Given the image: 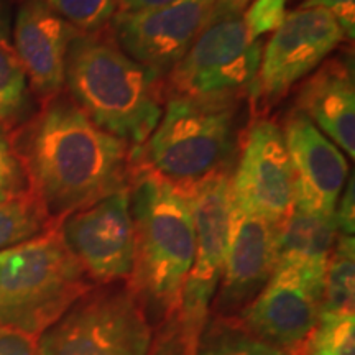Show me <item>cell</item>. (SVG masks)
Instances as JSON below:
<instances>
[{
    "label": "cell",
    "instance_id": "cell-1",
    "mask_svg": "<svg viewBox=\"0 0 355 355\" xmlns=\"http://www.w3.org/2000/svg\"><path fill=\"white\" fill-rule=\"evenodd\" d=\"M30 194L53 224L128 188L133 148L96 125L68 92L7 137Z\"/></svg>",
    "mask_w": 355,
    "mask_h": 355
},
{
    "label": "cell",
    "instance_id": "cell-2",
    "mask_svg": "<svg viewBox=\"0 0 355 355\" xmlns=\"http://www.w3.org/2000/svg\"><path fill=\"white\" fill-rule=\"evenodd\" d=\"M130 207L135 263L128 285L159 321L176 318L194 259V222L188 198L148 166L133 162Z\"/></svg>",
    "mask_w": 355,
    "mask_h": 355
},
{
    "label": "cell",
    "instance_id": "cell-3",
    "mask_svg": "<svg viewBox=\"0 0 355 355\" xmlns=\"http://www.w3.org/2000/svg\"><path fill=\"white\" fill-rule=\"evenodd\" d=\"M157 74L137 63L114 42L107 28L79 33L66 58L68 94L97 127L139 148L163 114Z\"/></svg>",
    "mask_w": 355,
    "mask_h": 355
},
{
    "label": "cell",
    "instance_id": "cell-4",
    "mask_svg": "<svg viewBox=\"0 0 355 355\" xmlns=\"http://www.w3.org/2000/svg\"><path fill=\"white\" fill-rule=\"evenodd\" d=\"M91 288L58 224L8 248L0 279V326L40 336Z\"/></svg>",
    "mask_w": 355,
    "mask_h": 355
},
{
    "label": "cell",
    "instance_id": "cell-5",
    "mask_svg": "<svg viewBox=\"0 0 355 355\" xmlns=\"http://www.w3.org/2000/svg\"><path fill=\"white\" fill-rule=\"evenodd\" d=\"M237 96L199 99L170 94L159 122L139 148L141 165L176 186L227 166L235 141Z\"/></svg>",
    "mask_w": 355,
    "mask_h": 355
},
{
    "label": "cell",
    "instance_id": "cell-6",
    "mask_svg": "<svg viewBox=\"0 0 355 355\" xmlns=\"http://www.w3.org/2000/svg\"><path fill=\"white\" fill-rule=\"evenodd\" d=\"M188 198L194 222V259L176 314L178 355H191L206 329L225 254H227L232 189L227 168L194 183L178 186Z\"/></svg>",
    "mask_w": 355,
    "mask_h": 355
},
{
    "label": "cell",
    "instance_id": "cell-7",
    "mask_svg": "<svg viewBox=\"0 0 355 355\" xmlns=\"http://www.w3.org/2000/svg\"><path fill=\"white\" fill-rule=\"evenodd\" d=\"M55 324L43 355H152V324L127 282L91 288Z\"/></svg>",
    "mask_w": 355,
    "mask_h": 355
},
{
    "label": "cell",
    "instance_id": "cell-8",
    "mask_svg": "<svg viewBox=\"0 0 355 355\" xmlns=\"http://www.w3.org/2000/svg\"><path fill=\"white\" fill-rule=\"evenodd\" d=\"M263 42L248 32L242 13L216 15L204 26L168 76L170 92L214 99L250 89L259 73Z\"/></svg>",
    "mask_w": 355,
    "mask_h": 355
},
{
    "label": "cell",
    "instance_id": "cell-9",
    "mask_svg": "<svg viewBox=\"0 0 355 355\" xmlns=\"http://www.w3.org/2000/svg\"><path fill=\"white\" fill-rule=\"evenodd\" d=\"M345 40L334 17L322 8L288 12L261 53L259 73L250 92L272 104L296 83L313 73Z\"/></svg>",
    "mask_w": 355,
    "mask_h": 355
},
{
    "label": "cell",
    "instance_id": "cell-10",
    "mask_svg": "<svg viewBox=\"0 0 355 355\" xmlns=\"http://www.w3.org/2000/svg\"><path fill=\"white\" fill-rule=\"evenodd\" d=\"M71 254L96 285L128 282L135 263L130 189L102 198L60 222Z\"/></svg>",
    "mask_w": 355,
    "mask_h": 355
},
{
    "label": "cell",
    "instance_id": "cell-11",
    "mask_svg": "<svg viewBox=\"0 0 355 355\" xmlns=\"http://www.w3.org/2000/svg\"><path fill=\"white\" fill-rule=\"evenodd\" d=\"M214 12V0H176L144 12H117L107 32L114 42L158 78L180 63Z\"/></svg>",
    "mask_w": 355,
    "mask_h": 355
},
{
    "label": "cell",
    "instance_id": "cell-12",
    "mask_svg": "<svg viewBox=\"0 0 355 355\" xmlns=\"http://www.w3.org/2000/svg\"><path fill=\"white\" fill-rule=\"evenodd\" d=\"M230 189L234 206L277 224L295 207V173L283 128L272 119L248 125Z\"/></svg>",
    "mask_w": 355,
    "mask_h": 355
},
{
    "label": "cell",
    "instance_id": "cell-13",
    "mask_svg": "<svg viewBox=\"0 0 355 355\" xmlns=\"http://www.w3.org/2000/svg\"><path fill=\"white\" fill-rule=\"evenodd\" d=\"M319 301L321 296L298 268L278 265L239 321L257 339L273 347L293 355H308L319 321Z\"/></svg>",
    "mask_w": 355,
    "mask_h": 355
},
{
    "label": "cell",
    "instance_id": "cell-14",
    "mask_svg": "<svg viewBox=\"0 0 355 355\" xmlns=\"http://www.w3.org/2000/svg\"><path fill=\"white\" fill-rule=\"evenodd\" d=\"M278 227L277 222L239 209L232 202L227 254L216 298L219 318L242 313L272 278Z\"/></svg>",
    "mask_w": 355,
    "mask_h": 355
},
{
    "label": "cell",
    "instance_id": "cell-15",
    "mask_svg": "<svg viewBox=\"0 0 355 355\" xmlns=\"http://www.w3.org/2000/svg\"><path fill=\"white\" fill-rule=\"evenodd\" d=\"M282 128L295 173V206L332 216L347 183V158L300 110L288 115Z\"/></svg>",
    "mask_w": 355,
    "mask_h": 355
},
{
    "label": "cell",
    "instance_id": "cell-16",
    "mask_svg": "<svg viewBox=\"0 0 355 355\" xmlns=\"http://www.w3.org/2000/svg\"><path fill=\"white\" fill-rule=\"evenodd\" d=\"M79 35L42 0H24L13 25V51L33 94L46 102L61 94L69 44Z\"/></svg>",
    "mask_w": 355,
    "mask_h": 355
},
{
    "label": "cell",
    "instance_id": "cell-17",
    "mask_svg": "<svg viewBox=\"0 0 355 355\" xmlns=\"http://www.w3.org/2000/svg\"><path fill=\"white\" fill-rule=\"evenodd\" d=\"M296 110L304 114L339 150L355 157V86L352 64L331 58L301 84Z\"/></svg>",
    "mask_w": 355,
    "mask_h": 355
},
{
    "label": "cell",
    "instance_id": "cell-18",
    "mask_svg": "<svg viewBox=\"0 0 355 355\" xmlns=\"http://www.w3.org/2000/svg\"><path fill=\"white\" fill-rule=\"evenodd\" d=\"M337 237L339 230L334 214H316L295 206L278 227L277 266L298 268L308 285L321 296L324 275Z\"/></svg>",
    "mask_w": 355,
    "mask_h": 355
},
{
    "label": "cell",
    "instance_id": "cell-19",
    "mask_svg": "<svg viewBox=\"0 0 355 355\" xmlns=\"http://www.w3.org/2000/svg\"><path fill=\"white\" fill-rule=\"evenodd\" d=\"M355 295V245L354 235L337 237L326 275H324L319 321H334L354 316Z\"/></svg>",
    "mask_w": 355,
    "mask_h": 355
},
{
    "label": "cell",
    "instance_id": "cell-20",
    "mask_svg": "<svg viewBox=\"0 0 355 355\" xmlns=\"http://www.w3.org/2000/svg\"><path fill=\"white\" fill-rule=\"evenodd\" d=\"M191 355H293L257 339L237 318H216Z\"/></svg>",
    "mask_w": 355,
    "mask_h": 355
},
{
    "label": "cell",
    "instance_id": "cell-21",
    "mask_svg": "<svg viewBox=\"0 0 355 355\" xmlns=\"http://www.w3.org/2000/svg\"><path fill=\"white\" fill-rule=\"evenodd\" d=\"M55 227L32 194L0 202V250L17 247Z\"/></svg>",
    "mask_w": 355,
    "mask_h": 355
},
{
    "label": "cell",
    "instance_id": "cell-22",
    "mask_svg": "<svg viewBox=\"0 0 355 355\" xmlns=\"http://www.w3.org/2000/svg\"><path fill=\"white\" fill-rule=\"evenodd\" d=\"M28 102V81L13 46L0 42V132L19 123Z\"/></svg>",
    "mask_w": 355,
    "mask_h": 355
},
{
    "label": "cell",
    "instance_id": "cell-23",
    "mask_svg": "<svg viewBox=\"0 0 355 355\" xmlns=\"http://www.w3.org/2000/svg\"><path fill=\"white\" fill-rule=\"evenodd\" d=\"M50 10L76 28L79 33L105 30L117 13V0H42Z\"/></svg>",
    "mask_w": 355,
    "mask_h": 355
},
{
    "label": "cell",
    "instance_id": "cell-24",
    "mask_svg": "<svg viewBox=\"0 0 355 355\" xmlns=\"http://www.w3.org/2000/svg\"><path fill=\"white\" fill-rule=\"evenodd\" d=\"M308 355H355V316L318 322Z\"/></svg>",
    "mask_w": 355,
    "mask_h": 355
},
{
    "label": "cell",
    "instance_id": "cell-25",
    "mask_svg": "<svg viewBox=\"0 0 355 355\" xmlns=\"http://www.w3.org/2000/svg\"><path fill=\"white\" fill-rule=\"evenodd\" d=\"M28 181L10 141L0 132V202L28 196Z\"/></svg>",
    "mask_w": 355,
    "mask_h": 355
},
{
    "label": "cell",
    "instance_id": "cell-26",
    "mask_svg": "<svg viewBox=\"0 0 355 355\" xmlns=\"http://www.w3.org/2000/svg\"><path fill=\"white\" fill-rule=\"evenodd\" d=\"M286 13V0H255L242 15L248 32L259 40L261 35L275 32L283 24Z\"/></svg>",
    "mask_w": 355,
    "mask_h": 355
},
{
    "label": "cell",
    "instance_id": "cell-27",
    "mask_svg": "<svg viewBox=\"0 0 355 355\" xmlns=\"http://www.w3.org/2000/svg\"><path fill=\"white\" fill-rule=\"evenodd\" d=\"M300 8H322L334 17L345 40L355 38V0H301Z\"/></svg>",
    "mask_w": 355,
    "mask_h": 355
},
{
    "label": "cell",
    "instance_id": "cell-28",
    "mask_svg": "<svg viewBox=\"0 0 355 355\" xmlns=\"http://www.w3.org/2000/svg\"><path fill=\"white\" fill-rule=\"evenodd\" d=\"M0 355H43L40 336L0 326Z\"/></svg>",
    "mask_w": 355,
    "mask_h": 355
},
{
    "label": "cell",
    "instance_id": "cell-29",
    "mask_svg": "<svg viewBox=\"0 0 355 355\" xmlns=\"http://www.w3.org/2000/svg\"><path fill=\"white\" fill-rule=\"evenodd\" d=\"M340 194H343V198H340V201H337L334 211L337 230L340 235H354V178H350V181L345 183Z\"/></svg>",
    "mask_w": 355,
    "mask_h": 355
},
{
    "label": "cell",
    "instance_id": "cell-30",
    "mask_svg": "<svg viewBox=\"0 0 355 355\" xmlns=\"http://www.w3.org/2000/svg\"><path fill=\"white\" fill-rule=\"evenodd\" d=\"M176 0H117V12H144L170 6Z\"/></svg>",
    "mask_w": 355,
    "mask_h": 355
},
{
    "label": "cell",
    "instance_id": "cell-31",
    "mask_svg": "<svg viewBox=\"0 0 355 355\" xmlns=\"http://www.w3.org/2000/svg\"><path fill=\"white\" fill-rule=\"evenodd\" d=\"M252 0H214L216 15H225V13H243Z\"/></svg>",
    "mask_w": 355,
    "mask_h": 355
},
{
    "label": "cell",
    "instance_id": "cell-32",
    "mask_svg": "<svg viewBox=\"0 0 355 355\" xmlns=\"http://www.w3.org/2000/svg\"><path fill=\"white\" fill-rule=\"evenodd\" d=\"M0 42H8V8L6 0H0Z\"/></svg>",
    "mask_w": 355,
    "mask_h": 355
},
{
    "label": "cell",
    "instance_id": "cell-33",
    "mask_svg": "<svg viewBox=\"0 0 355 355\" xmlns=\"http://www.w3.org/2000/svg\"><path fill=\"white\" fill-rule=\"evenodd\" d=\"M7 254H8V248L7 250H0V279H2V268H3V263H6Z\"/></svg>",
    "mask_w": 355,
    "mask_h": 355
}]
</instances>
